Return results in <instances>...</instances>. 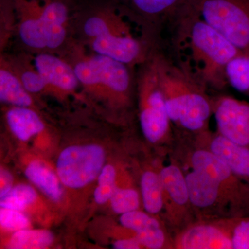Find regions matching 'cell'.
I'll list each match as a JSON object with an SVG mask.
<instances>
[{
	"label": "cell",
	"instance_id": "obj_21",
	"mask_svg": "<svg viewBox=\"0 0 249 249\" xmlns=\"http://www.w3.org/2000/svg\"><path fill=\"white\" fill-rule=\"evenodd\" d=\"M53 235L47 231H18L11 237L8 248L45 249L52 243Z\"/></svg>",
	"mask_w": 249,
	"mask_h": 249
},
{
	"label": "cell",
	"instance_id": "obj_26",
	"mask_svg": "<svg viewBox=\"0 0 249 249\" xmlns=\"http://www.w3.org/2000/svg\"><path fill=\"white\" fill-rule=\"evenodd\" d=\"M0 223L4 229L11 231H20L29 226V222L24 214L18 211L3 209L0 211Z\"/></svg>",
	"mask_w": 249,
	"mask_h": 249
},
{
	"label": "cell",
	"instance_id": "obj_6",
	"mask_svg": "<svg viewBox=\"0 0 249 249\" xmlns=\"http://www.w3.org/2000/svg\"><path fill=\"white\" fill-rule=\"evenodd\" d=\"M206 22L240 52L249 53V0H191Z\"/></svg>",
	"mask_w": 249,
	"mask_h": 249
},
{
	"label": "cell",
	"instance_id": "obj_3",
	"mask_svg": "<svg viewBox=\"0 0 249 249\" xmlns=\"http://www.w3.org/2000/svg\"><path fill=\"white\" fill-rule=\"evenodd\" d=\"M152 59L173 125L192 136L209 129L213 100L209 91L163 48L157 49Z\"/></svg>",
	"mask_w": 249,
	"mask_h": 249
},
{
	"label": "cell",
	"instance_id": "obj_10",
	"mask_svg": "<svg viewBox=\"0 0 249 249\" xmlns=\"http://www.w3.org/2000/svg\"><path fill=\"white\" fill-rule=\"evenodd\" d=\"M175 249H232L229 217L196 218L173 235Z\"/></svg>",
	"mask_w": 249,
	"mask_h": 249
},
{
	"label": "cell",
	"instance_id": "obj_1",
	"mask_svg": "<svg viewBox=\"0 0 249 249\" xmlns=\"http://www.w3.org/2000/svg\"><path fill=\"white\" fill-rule=\"evenodd\" d=\"M175 60L208 91L228 86L226 69L241 52L199 16L188 0L170 22Z\"/></svg>",
	"mask_w": 249,
	"mask_h": 249
},
{
	"label": "cell",
	"instance_id": "obj_20",
	"mask_svg": "<svg viewBox=\"0 0 249 249\" xmlns=\"http://www.w3.org/2000/svg\"><path fill=\"white\" fill-rule=\"evenodd\" d=\"M16 18L13 0H0V53L12 45L16 35Z\"/></svg>",
	"mask_w": 249,
	"mask_h": 249
},
{
	"label": "cell",
	"instance_id": "obj_24",
	"mask_svg": "<svg viewBox=\"0 0 249 249\" xmlns=\"http://www.w3.org/2000/svg\"><path fill=\"white\" fill-rule=\"evenodd\" d=\"M116 188L115 169L110 165H106L98 178V186L94 193L95 201L99 204H104L111 199Z\"/></svg>",
	"mask_w": 249,
	"mask_h": 249
},
{
	"label": "cell",
	"instance_id": "obj_14",
	"mask_svg": "<svg viewBox=\"0 0 249 249\" xmlns=\"http://www.w3.org/2000/svg\"><path fill=\"white\" fill-rule=\"evenodd\" d=\"M120 222L123 227L134 232L145 248L173 249V236L167 234L163 226L153 214L137 210L121 214Z\"/></svg>",
	"mask_w": 249,
	"mask_h": 249
},
{
	"label": "cell",
	"instance_id": "obj_17",
	"mask_svg": "<svg viewBox=\"0 0 249 249\" xmlns=\"http://www.w3.org/2000/svg\"><path fill=\"white\" fill-rule=\"evenodd\" d=\"M141 191L142 205L147 213L153 215L160 214L164 207L160 170L158 171L148 170L142 174Z\"/></svg>",
	"mask_w": 249,
	"mask_h": 249
},
{
	"label": "cell",
	"instance_id": "obj_16",
	"mask_svg": "<svg viewBox=\"0 0 249 249\" xmlns=\"http://www.w3.org/2000/svg\"><path fill=\"white\" fill-rule=\"evenodd\" d=\"M6 121L11 132L22 141L40 133L45 127L37 111L29 107L10 108L6 113Z\"/></svg>",
	"mask_w": 249,
	"mask_h": 249
},
{
	"label": "cell",
	"instance_id": "obj_15",
	"mask_svg": "<svg viewBox=\"0 0 249 249\" xmlns=\"http://www.w3.org/2000/svg\"><path fill=\"white\" fill-rule=\"evenodd\" d=\"M34 94L22 84L12 67L3 55H0V100L16 107L31 108Z\"/></svg>",
	"mask_w": 249,
	"mask_h": 249
},
{
	"label": "cell",
	"instance_id": "obj_9",
	"mask_svg": "<svg viewBox=\"0 0 249 249\" xmlns=\"http://www.w3.org/2000/svg\"><path fill=\"white\" fill-rule=\"evenodd\" d=\"M104 160V150L99 145L67 147L59 156L57 163L59 178L67 187L81 188L99 175Z\"/></svg>",
	"mask_w": 249,
	"mask_h": 249
},
{
	"label": "cell",
	"instance_id": "obj_19",
	"mask_svg": "<svg viewBox=\"0 0 249 249\" xmlns=\"http://www.w3.org/2000/svg\"><path fill=\"white\" fill-rule=\"evenodd\" d=\"M228 85L249 97V53L241 52L226 69Z\"/></svg>",
	"mask_w": 249,
	"mask_h": 249
},
{
	"label": "cell",
	"instance_id": "obj_25",
	"mask_svg": "<svg viewBox=\"0 0 249 249\" xmlns=\"http://www.w3.org/2000/svg\"><path fill=\"white\" fill-rule=\"evenodd\" d=\"M232 249H249V216L229 217Z\"/></svg>",
	"mask_w": 249,
	"mask_h": 249
},
{
	"label": "cell",
	"instance_id": "obj_13",
	"mask_svg": "<svg viewBox=\"0 0 249 249\" xmlns=\"http://www.w3.org/2000/svg\"><path fill=\"white\" fill-rule=\"evenodd\" d=\"M33 60L55 94H71L80 88L71 64L60 55L44 52L33 55Z\"/></svg>",
	"mask_w": 249,
	"mask_h": 249
},
{
	"label": "cell",
	"instance_id": "obj_12",
	"mask_svg": "<svg viewBox=\"0 0 249 249\" xmlns=\"http://www.w3.org/2000/svg\"><path fill=\"white\" fill-rule=\"evenodd\" d=\"M194 137V146L209 150L219 157L241 178L249 180V148L239 145L222 134L204 131Z\"/></svg>",
	"mask_w": 249,
	"mask_h": 249
},
{
	"label": "cell",
	"instance_id": "obj_7",
	"mask_svg": "<svg viewBox=\"0 0 249 249\" xmlns=\"http://www.w3.org/2000/svg\"><path fill=\"white\" fill-rule=\"evenodd\" d=\"M194 147L186 156L188 168L205 174L217 183L231 201L236 217L249 216V180L234 173L212 152Z\"/></svg>",
	"mask_w": 249,
	"mask_h": 249
},
{
	"label": "cell",
	"instance_id": "obj_11",
	"mask_svg": "<svg viewBox=\"0 0 249 249\" xmlns=\"http://www.w3.org/2000/svg\"><path fill=\"white\" fill-rule=\"evenodd\" d=\"M213 100L218 133L249 148V102L225 94Z\"/></svg>",
	"mask_w": 249,
	"mask_h": 249
},
{
	"label": "cell",
	"instance_id": "obj_27",
	"mask_svg": "<svg viewBox=\"0 0 249 249\" xmlns=\"http://www.w3.org/2000/svg\"><path fill=\"white\" fill-rule=\"evenodd\" d=\"M142 247L136 236L117 240L114 243V248L117 249H139Z\"/></svg>",
	"mask_w": 249,
	"mask_h": 249
},
{
	"label": "cell",
	"instance_id": "obj_2",
	"mask_svg": "<svg viewBox=\"0 0 249 249\" xmlns=\"http://www.w3.org/2000/svg\"><path fill=\"white\" fill-rule=\"evenodd\" d=\"M132 23L105 0H76L71 16L72 38L90 52L137 68L157 50Z\"/></svg>",
	"mask_w": 249,
	"mask_h": 249
},
{
	"label": "cell",
	"instance_id": "obj_5",
	"mask_svg": "<svg viewBox=\"0 0 249 249\" xmlns=\"http://www.w3.org/2000/svg\"><path fill=\"white\" fill-rule=\"evenodd\" d=\"M140 31L155 48L162 47V33L188 0H105Z\"/></svg>",
	"mask_w": 249,
	"mask_h": 249
},
{
	"label": "cell",
	"instance_id": "obj_22",
	"mask_svg": "<svg viewBox=\"0 0 249 249\" xmlns=\"http://www.w3.org/2000/svg\"><path fill=\"white\" fill-rule=\"evenodd\" d=\"M37 194L28 185H18L1 197L0 206L3 209L22 211L27 205L36 200Z\"/></svg>",
	"mask_w": 249,
	"mask_h": 249
},
{
	"label": "cell",
	"instance_id": "obj_28",
	"mask_svg": "<svg viewBox=\"0 0 249 249\" xmlns=\"http://www.w3.org/2000/svg\"><path fill=\"white\" fill-rule=\"evenodd\" d=\"M1 188H0V196L2 197L6 193H9L13 184V178L9 172L1 169Z\"/></svg>",
	"mask_w": 249,
	"mask_h": 249
},
{
	"label": "cell",
	"instance_id": "obj_18",
	"mask_svg": "<svg viewBox=\"0 0 249 249\" xmlns=\"http://www.w3.org/2000/svg\"><path fill=\"white\" fill-rule=\"evenodd\" d=\"M26 177L54 201L60 200L62 192L58 178L40 161L31 162L25 171Z\"/></svg>",
	"mask_w": 249,
	"mask_h": 249
},
{
	"label": "cell",
	"instance_id": "obj_8",
	"mask_svg": "<svg viewBox=\"0 0 249 249\" xmlns=\"http://www.w3.org/2000/svg\"><path fill=\"white\" fill-rule=\"evenodd\" d=\"M160 173L165 219L175 233L196 219L190 199L186 174L181 165L173 161L160 167Z\"/></svg>",
	"mask_w": 249,
	"mask_h": 249
},
{
	"label": "cell",
	"instance_id": "obj_4",
	"mask_svg": "<svg viewBox=\"0 0 249 249\" xmlns=\"http://www.w3.org/2000/svg\"><path fill=\"white\" fill-rule=\"evenodd\" d=\"M139 121L145 139L152 143L172 138V127L163 91L152 55L137 68Z\"/></svg>",
	"mask_w": 249,
	"mask_h": 249
},
{
	"label": "cell",
	"instance_id": "obj_23",
	"mask_svg": "<svg viewBox=\"0 0 249 249\" xmlns=\"http://www.w3.org/2000/svg\"><path fill=\"white\" fill-rule=\"evenodd\" d=\"M110 200L113 211L118 214L137 211L140 206L138 192L131 187L116 188Z\"/></svg>",
	"mask_w": 249,
	"mask_h": 249
}]
</instances>
